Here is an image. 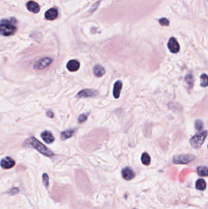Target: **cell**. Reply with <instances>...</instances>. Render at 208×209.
I'll use <instances>...</instances> for the list:
<instances>
[{
	"mask_svg": "<svg viewBox=\"0 0 208 209\" xmlns=\"http://www.w3.org/2000/svg\"><path fill=\"white\" fill-rule=\"evenodd\" d=\"M27 8L28 9L33 13H38L40 11V7L39 5L35 2L33 1H30L27 3Z\"/></svg>",
	"mask_w": 208,
	"mask_h": 209,
	"instance_id": "obj_15",
	"label": "cell"
},
{
	"mask_svg": "<svg viewBox=\"0 0 208 209\" xmlns=\"http://www.w3.org/2000/svg\"><path fill=\"white\" fill-rule=\"evenodd\" d=\"M75 133V130L74 129H69L66 131H64L63 132H62L60 138L62 140H66L71 137H72Z\"/></svg>",
	"mask_w": 208,
	"mask_h": 209,
	"instance_id": "obj_16",
	"label": "cell"
},
{
	"mask_svg": "<svg viewBox=\"0 0 208 209\" xmlns=\"http://www.w3.org/2000/svg\"><path fill=\"white\" fill-rule=\"evenodd\" d=\"M141 161L144 165L148 166L150 164L151 158H150V155L147 152H144L142 155Z\"/></svg>",
	"mask_w": 208,
	"mask_h": 209,
	"instance_id": "obj_19",
	"label": "cell"
},
{
	"mask_svg": "<svg viewBox=\"0 0 208 209\" xmlns=\"http://www.w3.org/2000/svg\"><path fill=\"white\" fill-rule=\"evenodd\" d=\"M123 86V84L121 81L118 80L116 81L114 86V89H113V95L115 98H118L120 95L121 90Z\"/></svg>",
	"mask_w": 208,
	"mask_h": 209,
	"instance_id": "obj_12",
	"label": "cell"
},
{
	"mask_svg": "<svg viewBox=\"0 0 208 209\" xmlns=\"http://www.w3.org/2000/svg\"><path fill=\"white\" fill-rule=\"evenodd\" d=\"M98 94V92L95 89H85L80 91L76 95L77 98H87L96 96Z\"/></svg>",
	"mask_w": 208,
	"mask_h": 209,
	"instance_id": "obj_6",
	"label": "cell"
},
{
	"mask_svg": "<svg viewBox=\"0 0 208 209\" xmlns=\"http://www.w3.org/2000/svg\"><path fill=\"white\" fill-rule=\"evenodd\" d=\"M207 148H208V146H207Z\"/></svg>",
	"mask_w": 208,
	"mask_h": 209,
	"instance_id": "obj_27",
	"label": "cell"
},
{
	"mask_svg": "<svg viewBox=\"0 0 208 209\" xmlns=\"http://www.w3.org/2000/svg\"><path fill=\"white\" fill-rule=\"evenodd\" d=\"M195 127L198 131H201L203 129V122L200 119L197 120L195 123Z\"/></svg>",
	"mask_w": 208,
	"mask_h": 209,
	"instance_id": "obj_21",
	"label": "cell"
},
{
	"mask_svg": "<svg viewBox=\"0 0 208 209\" xmlns=\"http://www.w3.org/2000/svg\"><path fill=\"white\" fill-rule=\"evenodd\" d=\"M206 188V183L204 180L200 179L196 182V189L198 190L203 191Z\"/></svg>",
	"mask_w": 208,
	"mask_h": 209,
	"instance_id": "obj_17",
	"label": "cell"
},
{
	"mask_svg": "<svg viewBox=\"0 0 208 209\" xmlns=\"http://www.w3.org/2000/svg\"><path fill=\"white\" fill-rule=\"evenodd\" d=\"M159 22L161 24V25H162V26H166V27L169 26V23H170L169 20L168 19L166 18H161L159 20Z\"/></svg>",
	"mask_w": 208,
	"mask_h": 209,
	"instance_id": "obj_23",
	"label": "cell"
},
{
	"mask_svg": "<svg viewBox=\"0 0 208 209\" xmlns=\"http://www.w3.org/2000/svg\"><path fill=\"white\" fill-rule=\"evenodd\" d=\"M185 80L189 85H192L193 83V76H192V75H187V76L185 77Z\"/></svg>",
	"mask_w": 208,
	"mask_h": 209,
	"instance_id": "obj_25",
	"label": "cell"
},
{
	"mask_svg": "<svg viewBox=\"0 0 208 209\" xmlns=\"http://www.w3.org/2000/svg\"><path fill=\"white\" fill-rule=\"evenodd\" d=\"M15 20L12 18L10 20H4L2 22L0 27V32L1 34L5 36H9L14 34L17 30L16 27L14 25Z\"/></svg>",
	"mask_w": 208,
	"mask_h": 209,
	"instance_id": "obj_2",
	"label": "cell"
},
{
	"mask_svg": "<svg viewBox=\"0 0 208 209\" xmlns=\"http://www.w3.org/2000/svg\"><path fill=\"white\" fill-rule=\"evenodd\" d=\"M46 115H47V117H50V118H51V119L54 117V114H53V113L52 111H47V113H46Z\"/></svg>",
	"mask_w": 208,
	"mask_h": 209,
	"instance_id": "obj_26",
	"label": "cell"
},
{
	"mask_svg": "<svg viewBox=\"0 0 208 209\" xmlns=\"http://www.w3.org/2000/svg\"><path fill=\"white\" fill-rule=\"evenodd\" d=\"M41 137L43 139V140L47 144H51L53 143L55 139L53 136L52 133L50 131H45L41 133Z\"/></svg>",
	"mask_w": 208,
	"mask_h": 209,
	"instance_id": "obj_11",
	"label": "cell"
},
{
	"mask_svg": "<svg viewBox=\"0 0 208 209\" xmlns=\"http://www.w3.org/2000/svg\"><path fill=\"white\" fill-rule=\"evenodd\" d=\"M201 78V86L207 87L208 86V76L206 74H202L200 76Z\"/></svg>",
	"mask_w": 208,
	"mask_h": 209,
	"instance_id": "obj_20",
	"label": "cell"
},
{
	"mask_svg": "<svg viewBox=\"0 0 208 209\" xmlns=\"http://www.w3.org/2000/svg\"><path fill=\"white\" fill-rule=\"evenodd\" d=\"M80 67L79 62L76 59H72L67 64V69L70 72H76Z\"/></svg>",
	"mask_w": 208,
	"mask_h": 209,
	"instance_id": "obj_10",
	"label": "cell"
},
{
	"mask_svg": "<svg viewBox=\"0 0 208 209\" xmlns=\"http://www.w3.org/2000/svg\"><path fill=\"white\" fill-rule=\"evenodd\" d=\"M93 73L96 77L100 78L106 73V70L102 66L96 65L93 67Z\"/></svg>",
	"mask_w": 208,
	"mask_h": 209,
	"instance_id": "obj_14",
	"label": "cell"
},
{
	"mask_svg": "<svg viewBox=\"0 0 208 209\" xmlns=\"http://www.w3.org/2000/svg\"><path fill=\"white\" fill-rule=\"evenodd\" d=\"M15 161L9 157H6L1 161V166L3 169L9 170L15 166Z\"/></svg>",
	"mask_w": 208,
	"mask_h": 209,
	"instance_id": "obj_8",
	"label": "cell"
},
{
	"mask_svg": "<svg viewBox=\"0 0 208 209\" xmlns=\"http://www.w3.org/2000/svg\"><path fill=\"white\" fill-rule=\"evenodd\" d=\"M197 173L200 176H208V168L206 166H199L197 168Z\"/></svg>",
	"mask_w": 208,
	"mask_h": 209,
	"instance_id": "obj_18",
	"label": "cell"
},
{
	"mask_svg": "<svg viewBox=\"0 0 208 209\" xmlns=\"http://www.w3.org/2000/svg\"><path fill=\"white\" fill-rule=\"evenodd\" d=\"M31 145L32 147L35 149L37 151H38L40 154L44 155L47 157H51L54 155V153L51 152L50 149H48L46 146L38 141L34 137H31L28 138L25 142H24L23 145Z\"/></svg>",
	"mask_w": 208,
	"mask_h": 209,
	"instance_id": "obj_1",
	"label": "cell"
},
{
	"mask_svg": "<svg viewBox=\"0 0 208 209\" xmlns=\"http://www.w3.org/2000/svg\"><path fill=\"white\" fill-rule=\"evenodd\" d=\"M207 132L206 131L197 133L194 136L191 138L189 142L192 148L194 149H199L203 144L206 136Z\"/></svg>",
	"mask_w": 208,
	"mask_h": 209,
	"instance_id": "obj_3",
	"label": "cell"
},
{
	"mask_svg": "<svg viewBox=\"0 0 208 209\" xmlns=\"http://www.w3.org/2000/svg\"><path fill=\"white\" fill-rule=\"evenodd\" d=\"M53 59L50 57H44L37 60L34 64V68L37 70H41L47 68L53 62Z\"/></svg>",
	"mask_w": 208,
	"mask_h": 209,
	"instance_id": "obj_4",
	"label": "cell"
},
{
	"mask_svg": "<svg viewBox=\"0 0 208 209\" xmlns=\"http://www.w3.org/2000/svg\"><path fill=\"white\" fill-rule=\"evenodd\" d=\"M58 16L57 10L55 8H51L45 13V18L48 20H54Z\"/></svg>",
	"mask_w": 208,
	"mask_h": 209,
	"instance_id": "obj_13",
	"label": "cell"
},
{
	"mask_svg": "<svg viewBox=\"0 0 208 209\" xmlns=\"http://www.w3.org/2000/svg\"><path fill=\"white\" fill-rule=\"evenodd\" d=\"M195 158V157L192 155H176L173 158V162L175 164H187Z\"/></svg>",
	"mask_w": 208,
	"mask_h": 209,
	"instance_id": "obj_5",
	"label": "cell"
},
{
	"mask_svg": "<svg viewBox=\"0 0 208 209\" xmlns=\"http://www.w3.org/2000/svg\"><path fill=\"white\" fill-rule=\"evenodd\" d=\"M121 174L123 179L127 180H130L135 176L134 171L130 167H126V168H123L121 171Z\"/></svg>",
	"mask_w": 208,
	"mask_h": 209,
	"instance_id": "obj_9",
	"label": "cell"
},
{
	"mask_svg": "<svg viewBox=\"0 0 208 209\" xmlns=\"http://www.w3.org/2000/svg\"><path fill=\"white\" fill-rule=\"evenodd\" d=\"M168 48L169 50L173 53H176L179 51L180 47L177 40L175 37H171L168 42Z\"/></svg>",
	"mask_w": 208,
	"mask_h": 209,
	"instance_id": "obj_7",
	"label": "cell"
},
{
	"mask_svg": "<svg viewBox=\"0 0 208 209\" xmlns=\"http://www.w3.org/2000/svg\"><path fill=\"white\" fill-rule=\"evenodd\" d=\"M88 116H89V114L88 113H84V114H80L79 117H78V122H79V123H81L82 122L86 121L87 119Z\"/></svg>",
	"mask_w": 208,
	"mask_h": 209,
	"instance_id": "obj_22",
	"label": "cell"
},
{
	"mask_svg": "<svg viewBox=\"0 0 208 209\" xmlns=\"http://www.w3.org/2000/svg\"><path fill=\"white\" fill-rule=\"evenodd\" d=\"M43 180H44V185L46 186V187H48V186L49 185V178L47 174H44Z\"/></svg>",
	"mask_w": 208,
	"mask_h": 209,
	"instance_id": "obj_24",
	"label": "cell"
}]
</instances>
